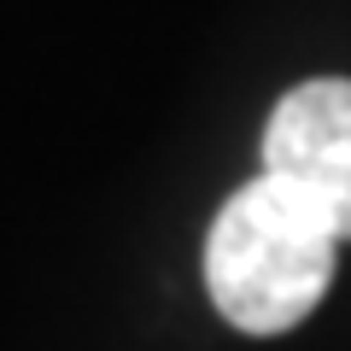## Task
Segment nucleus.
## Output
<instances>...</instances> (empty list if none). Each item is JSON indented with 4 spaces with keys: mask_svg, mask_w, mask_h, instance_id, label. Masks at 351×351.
Masks as SVG:
<instances>
[{
    "mask_svg": "<svg viewBox=\"0 0 351 351\" xmlns=\"http://www.w3.org/2000/svg\"><path fill=\"white\" fill-rule=\"evenodd\" d=\"M263 176L351 240V76H316L276 100L263 123Z\"/></svg>",
    "mask_w": 351,
    "mask_h": 351,
    "instance_id": "2",
    "label": "nucleus"
},
{
    "mask_svg": "<svg viewBox=\"0 0 351 351\" xmlns=\"http://www.w3.org/2000/svg\"><path fill=\"white\" fill-rule=\"evenodd\" d=\"M334 252L339 234L299 193L276 176H252L205 228V287L228 328L269 339L299 328L322 304Z\"/></svg>",
    "mask_w": 351,
    "mask_h": 351,
    "instance_id": "1",
    "label": "nucleus"
}]
</instances>
